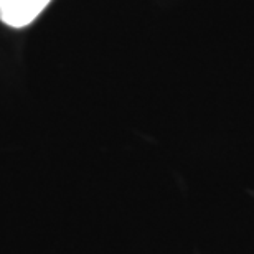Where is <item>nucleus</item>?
<instances>
[{"label": "nucleus", "mask_w": 254, "mask_h": 254, "mask_svg": "<svg viewBox=\"0 0 254 254\" xmlns=\"http://www.w3.org/2000/svg\"><path fill=\"white\" fill-rule=\"evenodd\" d=\"M52 0H0V20L13 28L27 27Z\"/></svg>", "instance_id": "obj_1"}]
</instances>
